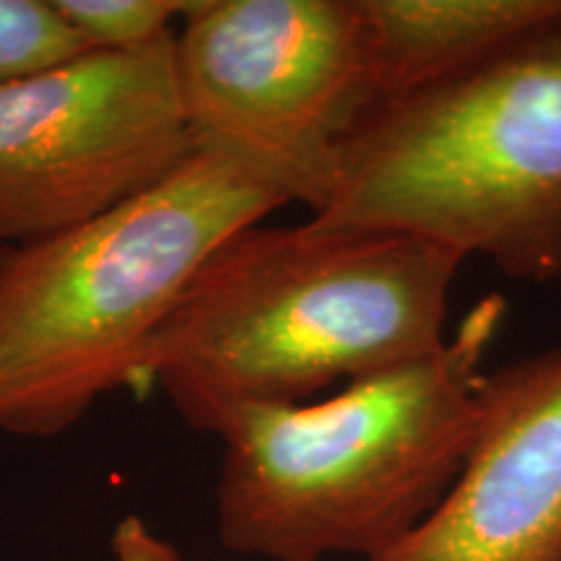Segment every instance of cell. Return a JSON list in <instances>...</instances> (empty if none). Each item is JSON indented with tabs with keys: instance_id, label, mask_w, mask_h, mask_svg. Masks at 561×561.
<instances>
[{
	"instance_id": "obj_2",
	"label": "cell",
	"mask_w": 561,
	"mask_h": 561,
	"mask_svg": "<svg viewBox=\"0 0 561 561\" xmlns=\"http://www.w3.org/2000/svg\"><path fill=\"white\" fill-rule=\"evenodd\" d=\"M507 301L486 294L432 354L325 401L244 405L224 421L216 533L263 561H371L430 520L483 419V362Z\"/></svg>"
},
{
	"instance_id": "obj_10",
	"label": "cell",
	"mask_w": 561,
	"mask_h": 561,
	"mask_svg": "<svg viewBox=\"0 0 561 561\" xmlns=\"http://www.w3.org/2000/svg\"><path fill=\"white\" fill-rule=\"evenodd\" d=\"M94 53L53 0H0V83Z\"/></svg>"
},
{
	"instance_id": "obj_11",
	"label": "cell",
	"mask_w": 561,
	"mask_h": 561,
	"mask_svg": "<svg viewBox=\"0 0 561 561\" xmlns=\"http://www.w3.org/2000/svg\"><path fill=\"white\" fill-rule=\"evenodd\" d=\"M112 561H182L180 551L161 538L140 515H125L110 538Z\"/></svg>"
},
{
	"instance_id": "obj_3",
	"label": "cell",
	"mask_w": 561,
	"mask_h": 561,
	"mask_svg": "<svg viewBox=\"0 0 561 561\" xmlns=\"http://www.w3.org/2000/svg\"><path fill=\"white\" fill-rule=\"evenodd\" d=\"M284 206L240 164L193 151L107 214L0 248V434L60 437L130 388L208 257Z\"/></svg>"
},
{
	"instance_id": "obj_5",
	"label": "cell",
	"mask_w": 561,
	"mask_h": 561,
	"mask_svg": "<svg viewBox=\"0 0 561 561\" xmlns=\"http://www.w3.org/2000/svg\"><path fill=\"white\" fill-rule=\"evenodd\" d=\"M182 21L174 76L195 151L318 214L377 104L356 0H193Z\"/></svg>"
},
{
	"instance_id": "obj_1",
	"label": "cell",
	"mask_w": 561,
	"mask_h": 561,
	"mask_svg": "<svg viewBox=\"0 0 561 561\" xmlns=\"http://www.w3.org/2000/svg\"><path fill=\"white\" fill-rule=\"evenodd\" d=\"M466 257L398 231L242 229L191 280L133 371L187 430L219 434L244 405L318 392L437 351Z\"/></svg>"
},
{
	"instance_id": "obj_9",
	"label": "cell",
	"mask_w": 561,
	"mask_h": 561,
	"mask_svg": "<svg viewBox=\"0 0 561 561\" xmlns=\"http://www.w3.org/2000/svg\"><path fill=\"white\" fill-rule=\"evenodd\" d=\"M193 0H53L62 21L91 50H144L172 37Z\"/></svg>"
},
{
	"instance_id": "obj_4",
	"label": "cell",
	"mask_w": 561,
	"mask_h": 561,
	"mask_svg": "<svg viewBox=\"0 0 561 561\" xmlns=\"http://www.w3.org/2000/svg\"><path fill=\"white\" fill-rule=\"evenodd\" d=\"M310 221L398 231L504 276H561V13L434 87L375 104Z\"/></svg>"
},
{
	"instance_id": "obj_8",
	"label": "cell",
	"mask_w": 561,
	"mask_h": 561,
	"mask_svg": "<svg viewBox=\"0 0 561 561\" xmlns=\"http://www.w3.org/2000/svg\"><path fill=\"white\" fill-rule=\"evenodd\" d=\"M377 104L479 66L561 13V0H356Z\"/></svg>"
},
{
	"instance_id": "obj_7",
	"label": "cell",
	"mask_w": 561,
	"mask_h": 561,
	"mask_svg": "<svg viewBox=\"0 0 561 561\" xmlns=\"http://www.w3.org/2000/svg\"><path fill=\"white\" fill-rule=\"evenodd\" d=\"M371 561H561V346L489 371L458 481Z\"/></svg>"
},
{
	"instance_id": "obj_6",
	"label": "cell",
	"mask_w": 561,
	"mask_h": 561,
	"mask_svg": "<svg viewBox=\"0 0 561 561\" xmlns=\"http://www.w3.org/2000/svg\"><path fill=\"white\" fill-rule=\"evenodd\" d=\"M195 151L174 34L0 83V248L73 229L136 198Z\"/></svg>"
}]
</instances>
